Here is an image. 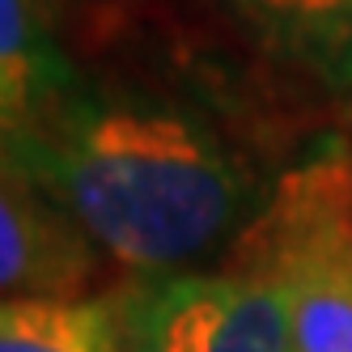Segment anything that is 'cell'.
<instances>
[{"instance_id": "cell-8", "label": "cell", "mask_w": 352, "mask_h": 352, "mask_svg": "<svg viewBox=\"0 0 352 352\" xmlns=\"http://www.w3.org/2000/svg\"><path fill=\"white\" fill-rule=\"evenodd\" d=\"M348 144H352V140H348Z\"/></svg>"}, {"instance_id": "cell-5", "label": "cell", "mask_w": 352, "mask_h": 352, "mask_svg": "<svg viewBox=\"0 0 352 352\" xmlns=\"http://www.w3.org/2000/svg\"><path fill=\"white\" fill-rule=\"evenodd\" d=\"M225 9L272 64L352 98V0H225Z\"/></svg>"}, {"instance_id": "cell-6", "label": "cell", "mask_w": 352, "mask_h": 352, "mask_svg": "<svg viewBox=\"0 0 352 352\" xmlns=\"http://www.w3.org/2000/svg\"><path fill=\"white\" fill-rule=\"evenodd\" d=\"M0 352H128V289L0 297Z\"/></svg>"}, {"instance_id": "cell-1", "label": "cell", "mask_w": 352, "mask_h": 352, "mask_svg": "<svg viewBox=\"0 0 352 352\" xmlns=\"http://www.w3.org/2000/svg\"><path fill=\"white\" fill-rule=\"evenodd\" d=\"M13 144L98 255L136 280L230 255L267 199L208 123L148 94L72 81Z\"/></svg>"}, {"instance_id": "cell-2", "label": "cell", "mask_w": 352, "mask_h": 352, "mask_svg": "<svg viewBox=\"0 0 352 352\" xmlns=\"http://www.w3.org/2000/svg\"><path fill=\"white\" fill-rule=\"evenodd\" d=\"M230 263L280 285L297 352H352V144L318 136L234 242Z\"/></svg>"}, {"instance_id": "cell-3", "label": "cell", "mask_w": 352, "mask_h": 352, "mask_svg": "<svg viewBox=\"0 0 352 352\" xmlns=\"http://www.w3.org/2000/svg\"><path fill=\"white\" fill-rule=\"evenodd\" d=\"M128 352H297V340L280 285L225 263L132 280Z\"/></svg>"}, {"instance_id": "cell-4", "label": "cell", "mask_w": 352, "mask_h": 352, "mask_svg": "<svg viewBox=\"0 0 352 352\" xmlns=\"http://www.w3.org/2000/svg\"><path fill=\"white\" fill-rule=\"evenodd\" d=\"M102 255L38 187L13 136L0 128V297L94 293Z\"/></svg>"}, {"instance_id": "cell-7", "label": "cell", "mask_w": 352, "mask_h": 352, "mask_svg": "<svg viewBox=\"0 0 352 352\" xmlns=\"http://www.w3.org/2000/svg\"><path fill=\"white\" fill-rule=\"evenodd\" d=\"M72 81L77 72L52 34L43 0H0V128L21 132Z\"/></svg>"}]
</instances>
